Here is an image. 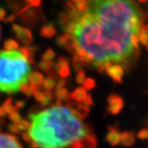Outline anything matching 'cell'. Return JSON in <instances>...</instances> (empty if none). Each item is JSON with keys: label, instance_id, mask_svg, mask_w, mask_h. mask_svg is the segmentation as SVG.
Wrapping results in <instances>:
<instances>
[{"label": "cell", "instance_id": "obj_1", "mask_svg": "<svg viewBox=\"0 0 148 148\" xmlns=\"http://www.w3.org/2000/svg\"><path fill=\"white\" fill-rule=\"evenodd\" d=\"M61 24L74 65L90 64L99 70L121 66L138 45L140 15L130 0H90L82 12L72 5Z\"/></svg>", "mask_w": 148, "mask_h": 148}, {"label": "cell", "instance_id": "obj_2", "mask_svg": "<svg viewBox=\"0 0 148 148\" xmlns=\"http://www.w3.org/2000/svg\"><path fill=\"white\" fill-rule=\"evenodd\" d=\"M29 138L40 148H67L89 138V131L69 107L56 106L30 115Z\"/></svg>", "mask_w": 148, "mask_h": 148}, {"label": "cell", "instance_id": "obj_3", "mask_svg": "<svg viewBox=\"0 0 148 148\" xmlns=\"http://www.w3.org/2000/svg\"><path fill=\"white\" fill-rule=\"evenodd\" d=\"M31 66L21 50L0 51V91L13 94L29 83Z\"/></svg>", "mask_w": 148, "mask_h": 148}, {"label": "cell", "instance_id": "obj_4", "mask_svg": "<svg viewBox=\"0 0 148 148\" xmlns=\"http://www.w3.org/2000/svg\"><path fill=\"white\" fill-rule=\"evenodd\" d=\"M12 30L15 33L16 36L21 40V43H23L25 45H29L32 43L33 36H32L31 32L28 29L20 27L18 25H13Z\"/></svg>", "mask_w": 148, "mask_h": 148}, {"label": "cell", "instance_id": "obj_5", "mask_svg": "<svg viewBox=\"0 0 148 148\" xmlns=\"http://www.w3.org/2000/svg\"><path fill=\"white\" fill-rule=\"evenodd\" d=\"M0 148H22L16 138L9 135L0 133Z\"/></svg>", "mask_w": 148, "mask_h": 148}, {"label": "cell", "instance_id": "obj_6", "mask_svg": "<svg viewBox=\"0 0 148 148\" xmlns=\"http://www.w3.org/2000/svg\"><path fill=\"white\" fill-rule=\"evenodd\" d=\"M106 73L110 76L114 80L121 81L122 77L123 75V69L120 65H111L107 67L106 69Z\"/></svg>", "mask_w": 148, "mask_h": 148}, {"label": "cell", "instance_id": "obj_7", "mask_svg": "<svg viewBox=\"0 0 148 148\" xmlns=\"http://www.w3.org/2000/svg\"><path fill=\"white\" fill-rule=\"evenodd\" d=\"M123 106L122 100L117 95H112L109 99L108 110L111 114H117Z\"/></svg>", "mask_w": 148, "mask_h": 148}, {"label": "cell", "instance_id": "obj_8", "mask_svg": "<svg viewBox=\"0 0 148 148\" xmlns=\"http://www.w3.org/2000/svg\"><path fill=\"white\" fill-rule=\"evenodd\" d=\"M69 108H70L73 111L74 114H77L80 119L86 116L88 112H89V110H88V108L86 106H82V105H80L78 103H75V102L71 103Z\"/></svg>", "mask_w": 148, "mask_h": 148}, {"label": "cell", "instance_id": "obj_9", "mask_svg": "<svg viewBox=\"0 0 148 148\" xmlns=\"http://www.w3.org/2000/svg\"><path fill=\"white\" fill-rule=\"evenodd\" d=\"M86 95H87V94H86V89L82 88V87H78L74 90L71 96L77 102H83V101L86 97Z\"/></svg>", "mask_w": 148, "mask_h": 148}, {"label": "cell", "instance_id": "obj_10", "mask_svg": "<svg viewBox=\"0 0 148 148\" xmlns=\"http://www.w3.org/2000/svg\"><path fill=\"white\" fill-rule=\"evenodd\" d=\"M43 80H44V77L41 73L35 72L33 73H31L30 77H29V82L32 85H34L35 86H40V84H42Z\"/></svg>", "mask_w": 148, "mask_h": 148}, {"label": "cell", "instance_id": "obj_11", "mask_svg": "<svg viewBox=\"0 0 148 148\" xmlns=\"http://www.w3.org/2000/svg\"><path fill=\"white\" fill-rule=\"evenodd\" d=\"M107 140L112 145H116L120 141V134L117 131L112 130L107 134Z\"/></svg>", "mask_w": 148, "mask_h": 148}, {"label": "cell", "instance_id": "obj_12", "mask_svg": "<svg viewBox=\"0 0 148 148\" xmlns=\"http://www.w3.org/2000/svg\"><path fill=\"white\" fill-rule=\"evenodd\" d=\"M41 35H42L44 37H47V38H49V37H52L53 36L55 35L56 33V30L54 27H53L52 25H46L44 27H42L41 29Z\"/></svg>", "mask_w": 148, "mask_h": 148}, {"label": "cell", "instance_id": "obj_13", "mask_svg": "<svg viewBox=\"0 0 148 148\" xmlns=\"http://www.w3.org/2000/svg\"><path fill=\"white\" fill-rule=\"evenodd\" d=\"M43 87L46 90V91H50L55 87L56 86V82L53 77H46L45 79L43 80Z\"/></svg>", "mask_w": 148, "mask_h": 148}, {"label": "cell", "instance_id": "obj_14", "mask_svg": "<svg viewBox=\"0 0 148 148\" xmlns=\"http://www.w3.org/2000/svg\"><path fill=\"white\" fill-rule=\"evenodd\" d=\"M120 140H121L122 143H123L124 145L129 146V145H131L133 143L134 138H133V135H132V133H130V132H124L122 135H120Z\"/></svg>", "mask_w": 148, "mask_h": 148}, {"label": "cell", "instance_id": "obj_15", "mask_svg": "<svg viewBox=\"0 0 148 148\" xmlns=\"http://www.w3.org/2000/svg\"><path fill=\"white\" fill-rule=\"evenodd\" d=\"M36 86H35L34 85L31 84V83L30 84L27 83V84L24 85L20 90H21V92H23L24 94H26V95H32L34 94V92L36 90Z\"/></svg>", "mask_w": 148, "mask_h": 148}, {"label": "cell", "instance_id": "obj_16", "mask_svg": "<svg viewBox=\"0 0 148 148\" xmlns=\"http://www.w3.org/2000/svg\"><path fill=\"white\" fill-rule=\"evenodd\" d=\"M3 109L4 110V111L6 112V114H10V113H12V112H15L16 111V106L14 105H12V101H11L10 99L7 100V101L4 102L3 106Z\"/></svg>", "mask_w": 148, "mask_h": 148}, {"label": "cell", "instance_id": "obj_17", "mask_svg": "<svg viewBox=\"0 0 148 148\" xmlns=\"http://www.w3.org/2000/svg\"><path fill=\"white\" fill-rule=\"evenodd\" d=\"M18 48V44L16 42V40H7L5 42H4V49L5 50H15Z\"/></svg>", "mask_w": 148, "mask_h": 148}, {"label": "cell", "instance_id": "obj_18", "mask_svg": "<svg viewBox=\"0 0 148 148\" xmlns=\"http://www.w3.org/2000/svg\"><path fill=\"white\" fill-rule=\"evenodd\" d=\"M56 97L58 100H66V99H69V94L68 92V90L64 88H61V89H57L56 90Z\"/></svg>", "mask_w": 148, "mask_h": 148}, {"label": "cell", "instance_id": "obj_19", "mask_svg": "<svg viewBox=\"0 0 148 148\" xmlns=\"http://www.w3.org/2000/svg\"><path fill=\"white\" fill-rule=\"evenodd\" d=\"M52 66H53V63L51 61H45V60H42L39 64V67L40 68V69L45 72L49 71L52 68Z\"/></svg>", "mask_w": 148, "mask_h": 148}, {"label": "cell", "instance_id": "obj_20", "mask_svg": "<svg viewBox=\"0 0 148 148\" xmlns=\"http://www.w3.org/2000/svg\"><path fill=\"white\" fill-rule=\"evenodd\" d=\"M54 56H55L54 52L51 49H48L47 51L43 54L42 58L43 60H45V61H51L52 59H53Z\"/></svg>", "mask_w": 148, "mask_h": 148}, {"label": "cell", "instance_id": "obj_21", "mask_svg": "<svg viewBox=\"0 0 148 148\" xmlns=\"http://www.w3.org/2000/svg\"><path fill=\"white\" fill-rule=\"evenodd\" d=\"M8 116H9V119H10L14 123H19V122L21 120L20 114H19L16 111L12 112V113H10V114H8Z\"/></svg>", "mask_w": 148, "mask_h": 148}, {"label": "cell", "instance_id": "obj_22", "mask_svg": "<svg viewBox=\"0 0 148 148\" xmlns=\"http://www.w3.org/2000/svg\"><path fill=\"white\" fill-rule=\"evenodd\" d=\"M16 124H17V127H18L20 131H27V129L29 128V125H30L28 123V122H27L26 120H23V119H21V121L17 123Z\"/></svg>", "mask_w": 148, "mask_h": 148}, {"label": "cell", "instance_id": "obj_23", "mask_svg": "<svg viewBox=\"0 0 148 148\" xmlns=\"http://www.w3.org/2000/svg\"><path fill=\"white\" fill-rule=\"evenodd\" d=\"M76 80H77V83H79V84H83L84 83L85 81H86V76H85L84 73L82 71H80V72L77 73Z\"/></svg>", "mask_w": 148, "mask_h": 148}, {"label": "cell", "instance_id": "obj_24", "mask_svg": "<svg viewBox=\"0 0 148 148\" xmlns=\"http://www.w3.org/2000/svg\"><path fill=\"white\" fill-rule=\"evenodd\" d=\"M34 96H35V98L36 99L37 101H40V103L44 101V99H45V93H43L42 91H40V90H35V92H34Z\"/></svg>", "mask_w": 148, "mask_h": 148}, {"label": "cell", "instance_id": "obj_25", "mask_svg": "<svg viewBox=\"0 0 148 148\" xmlns=\"http://www.w3.org/2000/svg\"><path fill=\"white\" fill-rule=\"evenodd\" d=\"M58 71V73L60 74V76L62 77H66L69 74V66H65L63 67L62 69H60Z\"/></svg>", "mask_w": 148, "mask_h": 148}, {"label": "cell", "instance_id": "obj_26", "mask_svg": "<svg viewBox=\"0 0 148 148\" xmlns=\"http://www.w3.org/2000/svg\"><path fill=\"white\" fill-rule=\"evenodd\" d=\"M85 86V89H91L92 87H94L95 86V83H94V81L90 78H88V79H86L84 82Z\"/></svg>", "mask_w": 148, "mask_h": 148}, {"label": "cell", "instance_id": "obj_27", "mask_svg": "<svg viewBox=\"0 0 148 148\" xmlns=\"http://www.w3.org/2000/svg\"><path fill=\"white\" fill-rule=\"evenodd\" d=\"M83 103H84V106H86V107L92 105V99H91L90 95H86V99H85L84 101H83Z\"/></svg>", "mask_w": 148, "mask_h": 148}, {"label": "cell", "instance_id": "obj_28", "mask_svg": "<svg viewBox=\"0 0 148 148\" xmlns=\"http://www.w3.org/2000/svg\"><path fill=\"white\" fill-rule=\"evenodd\" d=\"M8 129H9L10 132H18L20 131L18 127H17V124H16V123H12V124H11L10 126L8 127Z\"/></svg>", "mask_w": 148, "mask_h": 148}, {"label": "cell", "instance_id": "obj_29", "mask_svg": "<svg viewBox=\"0 0 148 148\" xmlns=\"http://www.w3.org/2000/svg\"><path fill=\"white\" fill-rule=\"evenodd\" d=\"M5 15H6L5 11L3 10V8H0V20H3V19L4 18Z\"/></svg>", "mask_w": 148, "mask_h": 148}, {"label": "cell", "instance_id": "obj_30", "mask_svg": "<svg viewBox=\"0 0 148 148\" xmlns=\"http://www.w3.org/2000/svg\"><path fill=\"white\" fill-rule=\"evenodd\" d=\"M5 114L6 112L3 109V107H0V118H3V116H5Z\"/></svg>", "mask_w": 148, "mask_h": 148}, {"label": "cell", "instance_id": "obj_31", "mask_svg": "<svg viewBox=\"0 0 148 148\" xmlns=\"http://www.w3.org/2000/svg\"><path fill=\"white\" fill-rule=\"evenodd\" d=\"M23 105H24V104H23L22 102H17V103H16V105L15 106H16V107H18V108H19V107H22V106H23Z\"/></svg>", "mask_w": 148, "mask_h": 148}, {"label": "cell", "instance_id": "obj_32", "mask_svg": "<svg viewBox=\"0 0 148 148\" xmlns=\"http://www.w3.org/2000/svg\"><path fill=\"white\" fill-rule=\"evenodd\" d=\"M1 36H2V31H1V27H0V40H1Z\"/></svg>", "mask_w": 148, "mask_h": 148}, {"label": "cell", "instance_id": "obj_33", "mask_svg": "<svg viewBox=\"0 0 148 148\" xmlns=\"http://www.w3.org/2000/svg\"><path fill=\"white\" fill-rule=\"evenodd\" d=\"M71 1H75V2H77V1H78V0H71Z\"/></svg>", "mask_w": 148, "mask_h": 148}]
</instances>
